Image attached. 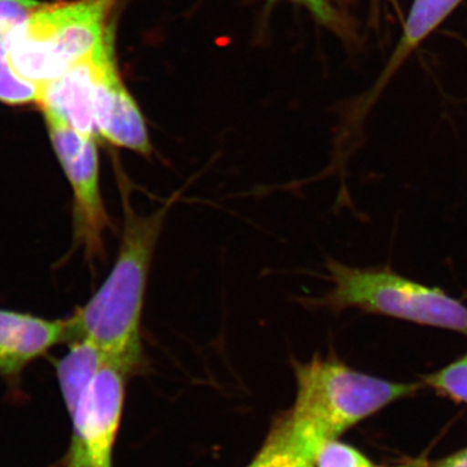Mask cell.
Returning a JSON list of instances; mask_svg holds the SVG:
<instances>
[{"mask_svg": "<svg viewBox=\"0 0 467 467\" xmlns=\"http://www.w3.org/2000/svg\"><path fill=\"white\" fill-rule=\"evenodd\" d=\"M174 199L147 216L126 207L119 256L109 278L72 317L67 318L66 343L88 340L110 364L131 374L142 365L140 324L150 263L161 227Z\"/></svg>", "mask_w": 467, "mask_h": 467, "instance_id": "obj_1", "label": "cell"}, {"mask_svg": "<svg viewBox=\"0 0 467 467\" xmlns=\"http://www.w3.org/2000/svg\"><path fill=\"white\" fill-rule=\"evenodd\" d=\"M121 2L43 3L9 38V64L36 85L58 78L112 41L113 16Z\"/></svg>", "mask_w": 467, "mask_h": 467, "instance_id": "obj_2", "label": "cell"}, {"mask_svg": "<svg viewBox=\"0 0 467 467\" xmlns=\"http://www.w3.org/2000/svg\"><path fill=\"white\" fill-rule=\"evenodd\" d=\"M294 368L297 392L290 416L325 442L420 389L355 370L334 355H316Z\"/></svg>", "mask_w": 467, "mask_h": 467, "instance_id": "obj_3", "label": "cell"}, {"mask_svg": "<svg viewBox=\"0 0 467 467\" xmlns=\"http://www.w3.org/2000/svg\"><path fill=\"white\" fill-rule=\"evenodd\" d=\"M331 290L310 300L319 308L343 312L358 309L370 315L442 328L467 337V306L441 288L405 278L389 267H355L327 261Z\"/></svg>", "mask_w": 467, "mask_h": 467, "instance_id": "obj_4", "label": "cell"}, {"mask_svg": "<svg viewBox=\"0 0 467 467\" xmlns=\"http://www.w3.org/2000/svg\"><path fill=\"white\" fill-rule=\"evenodd\" d=\"M43 115L52 147L72 187L77 236L88 259H98L103 254L109 218L100 192L97 138L79 133L50 112Z\"/></svg>", "mask_w": 467, "mask_h": 467, "instance_id": "obj_5", "label": "cell"}, {"mask_svg": "<svg viewBox=\"0 0 467 467\" xmlns=\"http://www.w3.org/2000/svg\"><path fill=\"white\" fill-rule=\"evenodd\" d=\"M128 376L124 368L107 362L86 387L70 417L73 434L67 467H112Z\"/></svg>", "mask_w": 467, "mask_h": 467, "instance_id": "obj_6", "label": "cell"}, {"mask_svg": "<svg viewBox=\"0 0 467 467\" xmlns=\"http://www.w3.org/2000/svg\"><path fill=\"white\" fill-rule=\"evenodd\" d=\"M94 117L98 137L146 158L152 155L153 147L146 119L122 81L115 57L107 61L98 79Z\"/></svg>", "mask_w": 467, "mask_h": 467, "instance_id": "obj_7", "label": "cell"}, {"mask_svg": "<svg viewBox=\"0 0 467 467\" xmlns=\"http://www.w3.org/2000/svg\"><path fill=\"white\" fill-rule=\"evenodd\" d=\"M113 41L77 64L57 79L39 85V101L43 112L66 121L79 133L98 138L94 117L95 90L101 70L115 57Z\"/></svg>", "mask_w": 467, "mask_h": 467, "instance_id": "obj_8", "label": "cell"}, {"mask_svg": "<svg viewBox=\"0 0 467 467\" xmlns=\"http://www.w3.org/2000/svg\"><path fill=\"white\" fill-rule=\"evenodd\" d=\"M66 319L51 321L27 313L0 310V374L16 377L27 364L66 343Z\"/></svg>", "mask_w": 467, "mask_h": 467, "instance_id": "obj_9", "label": "cell"}, {"mask_svg": "<svg viewBox=\"0 0 467 467\" xmlns=\"http://www.w3.org/2000/svg\"><path fill=\"white\" fill-rule=\"evenodd\" d=\"M324 441L290 414L275 427L256 459L248 467H316Z\"/></svg>", "mask_w": 467, "mask_h": 467, "instance_id": "obj_10", "label": "cell"}, {"mask_svg": "<svg viewBox=\"0 0 467 467\" xmlns=\"http://www.w3.org/2000/svg\"><path fill=\"white\" fill-rule=\"evenodd\" d=\"M462 0H414L402 30L401 38L389 57V64L378 79L371 97H377L386 88L399 67L407 61L420 42L441 26Z\"/></svg>", "mask_w": 467, "mask_h": 467, "instance_id": "obj_11", "label": "cell"}, {"mask_svg": "<svg viewBox=\"0 0 467 467\" xmlns=\"http://www.w3.org/2000/svg\"><path fill=\"white\" fill-rule=\"evenodd\" d=\"M109 358L94 344L78 340L69 344V352L57 362V378L70 417L75 413L82 393Z\"/></svg>", "mask_w": 467, "mask_h": 467, "instance_id": "obj_12", "label": "cell"}, {"mask_svg": "<svg viewBox=\"0 0 467 467\" xmlns=\"http://www.w3.org/2000/svg\"><path fill=\"white\" fill-rule=\"evenodd\" d=\"M423 384L445 398L467 404V352L447 367L423 378Z\"/></svg>", "mask_w": 467, "mask_h": 467, "instance_id": "obj_13", "label": "cell"}, {"mask_svg": "<svg viewBox=\"0 0 467 467\" xmlns=\"http://www.w3.org/2000/svg\"><path fill=\"white\" fill-rule=\"evenodd\" d=\"M0 101L8 106H26L39 101V85L18 75L5 57H0Z\"/></svg>", "mask_w": 467, "mask_h": 467, "instance_id": "obj_14", "label": "cell"}, {"mask_svg": "<svg viewBox=\"0 0 467 467\" xmlns=\"http://www.w3.org/2000/svg\"><path fill=\"white\" fill-rule=\"evenodd\" d=\"M42 5L38 0H0V57H7L12 34Z\"/></svg>", "mask_w": 467, "mask_h": 467, "instance_id": "obj_15", "label": "cell"}, {"mask_svg": "<svg viewBox=\"0 0 467 467\" xmlns=\"http://www.w3.org/2000/svg\"><path fill=\"white\" fill-rule=\"evenodd\" d=\"M316 467H376L365 454L348 444L334 441H326L318 451Z\"/></svg>", "mask_w": 467, "mask_h": 467, "instance_id": "obj_16", "label": "cell"}, {"mask_svg": "<svg viewBox=\"0 0 467 467\" xmlns=\"http://www.w3.org/2000/svg\"><path fill=\"white\" fill-rule=\"evenodd\" d=\"M269 3H275L276 0H267ZM288 2L296 3L308 9L312 16L318 21L321 26L333 30L334 33L346 36L347 29L346 18L340 14L339 9L335 5L334 0H288Z\"/></svg>", "mask_w": 467, "mask_h": 467, "instance_id": "obj_17", "label": "cell"}, {"mask_svg": "<svg viewBox=\"0 0 467 467\" xmlns=\"http://www.w3.org/2000/svg\"><path fill=\"white\" fill-rule=\"evenodd\" d=\"M429 467H467V448H463L457 453L439 461L434 466Z\"/></svg>", "mask_w": 467, "mask_h": 467, "instance_id": "obj_18", "label": "cell"}, {"mask_svg": "<svg viewBox=\"0 0 467 467\" xmlns=\"http://www.w3.org/2000/svg\"><path fill=\"white\" fill-rule=\"evenodd\" d=\"M429 463L425 460H413L409 462L400 463V465L386 466V467H429Z\"/></svg>", "mask_w": 467, "mask_h": 467, "instance_id": "obj_19", "label": "cell"}]
</instances>
